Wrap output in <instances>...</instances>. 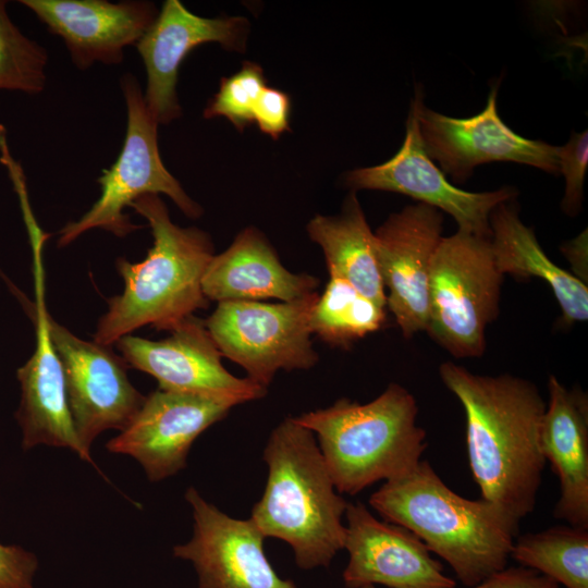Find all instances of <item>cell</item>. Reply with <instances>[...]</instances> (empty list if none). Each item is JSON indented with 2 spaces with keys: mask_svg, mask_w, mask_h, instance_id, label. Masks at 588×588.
<instances>
[{
  "mask_svg": "<svg viewBox=\"0 0 588 588\" xmlns=\"http://www.w3.org/2000/svg\"><path fill=\"white\" fill-rule=\"evenodd\" d=\"M439 373L464 407L468 462L481 499L520 520L535 509L547 463L543 397L535 383L509 373L475 375L452 362Z\"/></svg>",
  "mask_w": 588,
  "mask_h": 588,
  "instance_id": "6da1fadb",
  "label": "cell"
},
{
  "mask_svg": "<svg viewBox=\"0 0 588 588\" xmlns=\"http://www.w3.org/2000/svg\"><path fill=\"white\" fill-rule=\"evenodd\" d=\"M369 503L385 522L415 534L471 587L506 568L519 519L493 503L451 490L427 461L387 480Z\"/></svg>",
  "mask_w": 588,
  "mask_h": 588,
  "instance_id": "7a4b0ae2",
  "label": "cell"
},
{
  "mask_svg": "<svg viewBox=\"0 0 588 588\" xmlns=\"http://www.w3.org/2000/svg\"><path fill=\"white\" fill-rule=\"evenodd\" d=\"M130 207L147 220L154 243L140 262L117 259L124 290L108 301L94 334V342L106 346L147 324L170 331L209 306L201 281L213 257L210 236L174 224L159 195H144Z\"/></svg>",
  "mask_w": 588,
  "mask_h": 588,
  "instance_id": "3957f363",
  "label": "cell"
},
{
  "mask_svg": "<svg viewBox=\"0 0 588 588\" xmlns=\"http://www.w3.org/2000/svg\"><path fill=\"white\" fill-rule=\"evenodd\" d=\"M268 478L252 519L265 537L287 542L301 568L328 566L344 549L347 502L336 492L315 434L286 417L264 450Z\"/></svg>",
  "mask_w": 588,
  "mask_h": 588,
  "instance_id": "277c9868",
  "label": "cell"
},
{
  "mask_svg": "<svg viewBox=\"0 0 588 588\" xmlns=\"http://www.w3.org/2000/svg\"><path fill=\"white\" fill-rule=\"evenodd\" d=\"M414 395L390 383L366 404L340 399L295 420L317 436L336 491L356 494L413 469L427 448Z\"/></svg>",
  "mask_w": 588,
  "mask_h": 588,
  "instance_id": "5b68a950",
  "label": "cell"
},
{
  "mask_svg": "<svg viewBox=\"0 0 588 588\" xmlns=\"http://www.w3.org/2000/svg\"><path fill=\"white\" fill-rule=\"evenodd\" d=\"M502 281L491 238L464 230L442 237L430 268L425 331L456 358L481 356Z\"/></svg>",
  "mask_w": 588,
  "mask_h": 588,
  "instance_id": "8992f818",
  "label": "cell"
},
{
  "mask_svg": "<svg viewBox=\"0 0 588 588\" xmlns=\"http://www.w3.org/2000/svg\"><path fill=\"white\" fill-rule=\"evenodd\" d=\"M120 87L126 107V132L122 149L109 169L97 179L100 195L78 220L59 232L58 247H64L91 229H102L124 237L139 226L132 223L124 209L147 194H166L182 212L198 218L201 207L168 171L158 148V123L147 109L137 77L124 73Z\"/></svg>",
  "mask_w": 588,
  "mask_h": 588,
  "instance_id": "52a82bcc",
  "label": "cell"
},
{
  "mask_svg": "<svg viewBox=\"0 0 588 588\" xmlns=\"http://www.w3.org/2000/svg\"><path fill=\"white\" fill-rule=\"evenodd\" d=\"M318 295L280 303H218L205 324L221 355L267 389L279 370H306L319 360L310 327Z\"/></svg>",
  "mask_w": 588,
  "mask_h": 588,
  "instance_id": "ba28073f",
  "label": "cell"
},
{
  "mask_svg": "<svg viewBox=\"0 0 588 588\" xmlns=\"http://www.w3.org/2000/svg\"><path fill=\"white\" fill-rule=\"evenodd\" d=\"M422 105L424 93L420 85H417L402 147L381 164L345 173V185L352 192L375 189L409 196L450 215L458 230L491 238L490 213L498 205L515 199L517 189L503 186L495 191L476 193L451 184L425 149L419 126Z\"/></svg>",
  "mask_w": 588,
  "mask_h": 588,
  "instance_id": "9c48e42d",
  "label": "cell"
},
{
  "mask_svg": "<svg viewBox=\"0 0 588 588\" xmlns=\"http://www.w3.org/2000/svg\"><path fill=\"white\" fill-rule=\"evenodd\" d=\"M48 330L63 368L75 431L90 453L101 432L127 427L145 396L133 387L126 373L127 365L111 346L77 338L49 314Z\"/></svg>",
  "mask_w": 588,
  "mask_h": 588,
  "instance_id": "30bf717a",
  "label": "cell"
},
{
  "mask_svg": "<svg viewBox=\"0 0 588 588\" xmlns=\"http://www.w3.org/2000/svg\"><path fill=\"white\" fill-rule=\"evenodd\" d=\"M244 403L230 395L157 389L120 434L109 440V452L135 458L150 481L163 480L186 466L196 438Z\"/></svg>",
  "mask_w": 588,
  "mask_h": 588,
  "instance_id": "8fae6325",
  "label": "cell"
},
{
  "mask_svg": "<svg viewBox=\"0 0 588 588\" xmlns=\"http://www.w3.org/2000/svg\"><path fill=\"white\" fill-rule=\"evenodd\" d=\"M499 82L489 93L483 110L469 118H452L425 106L419 126L427 155L455 183H465L477 166L516 162L558 174L559 146L513 132L498 112Z\"/></svg>",
  "mask_w": 588,
  "mask_h": 588,
  "instance_id": "7c38bea8",
  "label": "cell"
},
{
  "mask_svg": "<svg viewBox=\"0 0 588 588\" xmlns=\"http://www.w3.org/2000/svg\"><path fill=\"white\" fill-rule=\"evenodd\" d=\"M442 228V212L417 203L391 213L373 232L387 306L406 339L426 330L429 274Z\"/></svg>",
  "mask_w": 588,
  "mask_h": 588,
  "instance_id": "4fadbf2b",
  "label": "cell"
},
{
  "mask_svg": "<svg viewBox=\"0 0 588 588\" xmlns=\"http://www.w3.org/2000/svg\"><path fill=\"white\" fill-rule=\"evenodd\" d=\"M185 499L193 510V537L173 547V555L192 562L198 588H296L272 568L264 552L266 537L252 518L230 517L193 487Z\"/></svg>",
  "mask_w": 588,
  "mask_h": 588,
  "instance_id": "5bb4252c",
  "label": "cell"
},
{
  "mask_svg": "<svg viewBox=\"0 0 588 588\" xmlns=\"http://www.w3.org/2000/svg\"><path fill=\"white\" fill-rule=\"evenodd\" d=\"M170 331L161 341L127 334L115 344L125 364L156 378L159 389L230 395L243 402L266 395V388L224 368L205 320L193 315Z\"/></svg>",
  "mask_w": 588,
  "mask_h": 588,
  "instance_id": "9a60e30c",
  "label": "cell"
},
{
  "mask_svg": "<svg viewBox=\"0 0 588 588\" xmlns=\"http://www.w3.org/2000/svg\"><path fill=\"white\" fill-rule=\"evenodd\" d=\"M247 29L248 23L241 16L203 17L179 0L163 2L156 20L135 45L147 74L144 99L158 124H169L181 117L176 83L187 54L206 42L242 50Z\"/></svg>",
  "mask_w": 588,
  "mask_h": 588,
  "instance_id": "2e32d148",
  "label": "cell"
},
{
  "mask_svg": "<svg viewBox=\"0 0 588 588\" xmlns=\"http://www.w3.org/2000/svg\"><path fill=\"white\" fill-rule=\"evenodd\" d=\"M343 572L346 587L381 584L390 588H455L442 564L411 530L377 519L360 502L347 503Z\"/></svg>",
  "mask_w": 588,
  "mask_h": 588,
  "instance_id": "e0dca14e",
  "label": "cell"
},
{
  "mask_svg": "<svg viewBox=\"0 0 588 588\" xmlns=\"http://www.w3.org/2000/svg\"><path fill=\"white\" fill-rule=\"evenodd\" d=\"M59 36L72 63L86 70L99 62L120 64L124 49L136 45L158 15L155 3L146 0H21Z\"/></svg>",
  "mask_w": 588,
  "mask_h": 588,
  "instance_id": "ac0fdd59",
  "label": "cell"
},
{
  "mask_svg": "<svg viewBox=\"0 0 588 588\" xmlns=\"http://www.w3.org/2000/svg\"><path fill=\"white\" fill-rule=\"evenodd\" d=\"M35 282L36 303H28V309L36 327V348L16 371L21 399L15 419L22 432L21 445L24 451L38 445L68 448L81 460L93 463L75 431L63 368L49 335L39 262L35 264Z\"/></svg>",
  "mask_w": 588,
  "mask_h": 588,
  "instance_id": "d6986e66",
  "label": "cell"
},
{
  "mask_svg": "<svg viewBox=\"0 0 588 588\" xmlns=\"http://www.w3.org/2000/svg\"><path fill=\"white\" fill-rule=\"evenodd\" d=\"M548 389L540 444L560 480L553 515L588 529V399L580 389H566L553 375Z\"/></svg>",
  "mask_w": 588,
  "mask_h": 588,
  "instance_id": "ffe728a7",
  "label": "cell"
},
{
  "mask_svg": "<svg viewBox=\"0 0 588 588\" xmlns=\"http://www.w3.org/2000/svg\"><path fill=\"white\" fill-rule=\"evenodd\" d=\"M318 284L314 275L289 271L255 228L241 231L224 252L213 255L201 281L206 298L218 303L293 302L316 292Z\"/></svg>",
  "mask_w": 588,
  "mask_h": 588,
  "instance_id": "44dd1931",
  "label": "cell"
},
{
  "mask_svg": "<svg viewBox=\"0 0 588 588\" xmlns=\"http://www.w3.org/2000/svg\"><path fill=\"white\" fill-rule=\"evenodd\" d=\"M513 199L498 205L490 213L491 246L499 271L503 275L542 280L554 294L565 324L587 321V284L546 255L534 230L523 223Z\"/></svg>",
  "mask_w": 588,
  "mask_h": 588,
  "instance_id": "7402d4cb",
  "label": "cell"
},
{
  "mask_svg": "<svg viewBox=\"0 0 588 588\" xmlns=\"http://www.w3.org/2000/svg\"><path fill=\"white\" fill-rule=\"evenodd\" d=\"M310 240L323 252L329 275L348 282L360 294L387 308V292L375 248V234L352 192L338 216H315L307 225Z\"/></svg>",
  "mask_w": 588,
  "mask_h": 588,
  "instance_id": "603a6c76",
  "label": "cell"
},
{
  "mask_svg": "<svg viewBox=\"0 0 588 588\" xmlns=\"http://www.w3.org/2000/svg\"><path fill=\"white\" fill-rule=\"evenodd\" d=\"M566 588H588V529L555 526L515 539L511 556Z\"/></svg>",
  "mask_w": 588,
  "mask_h": 588,
  "instance_id": "cb8c5ba5",
  "label": "cell"
},
{
  "mask_svg": "<svg viewBox=\"0 0 588 588\" xmlns=\"http://www.w3.org/2000/svg\"><path fill=\"white\" fill-rule=\"evenodd\" d=\"M385 321V307L360 294L348 282L330 277L313 309L310 327L330 345L347 347L379 330Z\"/></svg>",
  "mask_w": 588,
  "mask_h": 588,
  "instance_id": "d4e9b609",
  "label": "cell"
},
{
  "mask_svg": "<svg viewBox=\"0 0 588 588\" xmlns=\"http://www.w3.org/2000/svg\"><path fill=\"white\" fill-rule=\"evenodd\" d=\"M48 59L47 49L16 26L8 2L0 0V91L40 94L47 83Z\"/></svg>",
  "mask_w": 588,
  "mask_h": 588,
  "instance_id": "484cf974",
  "label": "cell"
},
{
  "mask_svg": "<svg viewBox=\"0 0 588 588\" xmlns=\"http://www.w3.org/2000/svg\"><path fill=\"white\" fill-rule=\"evenodd\" d=\"M265 87L261 68L253 62H245L238 72L221 79L218 93L204 110V117H223L242 131L254 122V109Z\"/></svg>",
  "mask_w": 588,
  "mask_h": 588,
  "instance_id": "4316f807",
  "label": "cell"
},
{
  "mask_svg": "<svg viewBox=\"0 0 588 588\" xmlns=\"http://www.w3.org/2000/svg\"><path fill=\"white\" fill-rule=\"evenodd\" d=\"M559 173L564 175L565 189L561 208L575 217L583 207L584 182L588 166V133L573 132L568 142L558 149Z\"/></svg>",
  "mask_w": 588,
  "mask_h": 588,
  "instance_id": "83f0119b",
  "label": "cell"
},
{
  "mask_svg": "<svg viewBox=\"0 0 588 588\" xmlns=\"http://www.w3.org/2000/svg\"><path fill=\"white\" fill-rule=\"evenodd\" d=\"M38 567V558L33 552L0 542V588H35Z\"/></svg>",
  "mask_w": 588,
  "mask_h": 588,
  "instance_id": "f1b7e54d",
  "label": "cell"
},
{
  "mask_svg": "<svg viewBox=\"0 0 588 588\" xmlns=\"http://www.w3.org/2000/svg\"><path fill=\"white\" fill-rule=\"evenodd\" d=\"M291 102L284 91L266 86L254 109V122L259 130L277 139L289 130Z\"/></svg>",
  "mask_w": 588,
  "mask_h": 588,
  "instance_id": "f546056e",
  "label": "cell"
},
{
  "mask_svg": "<svg viewBox=\"0 0 588 588\" xmlns=\"http://www.w3.org/2000/svg\"><path fill=\"white\" fill-rule=\"evenodd\" d=\"M559 584L528 567H506L469 588H559Z\"/></svg>",
  "mask_w": 588,
  "mask_h": 588,
  "instance_id": "4dcf8cb0",
  "label": "cell"
},
{
  "mask_svg": "<svg viewBox=\"0 0 588 588\" xmlns=\"http://www.w3.org/2000/svg\"><path fill=\"white\" fill-rule=\"evenodd\" d=\"M561 250L571 262L575 277L585 284L587 283V230L577 237L565 242Z\"/></svg>",
  "mask_w": 588,
  "mask_h": 588,
  "instance_id": "1f68e13d",
  "label": "cell"
},
{
  "mask_svg": "<svg viewBox=\"0 0 588 588\" xmlns=\"http://www.w3.org/2000/svg\"><path fill=\"white\" fill-rule=\"evenodd\" d=\"M358 588H375L372 585H367V586H362V587H358Z\"/></svg>",
  "mask_w": 588,
  "mask_h": 588,
  "instance_id": "d6a6232c",
  "label": "cell"
}]
</instances>
